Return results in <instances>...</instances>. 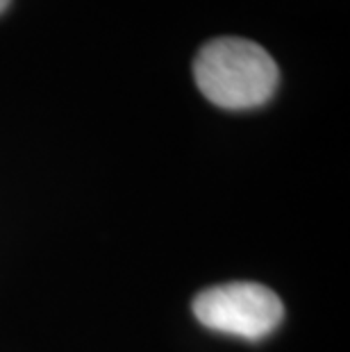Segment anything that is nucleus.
Segmentation results:
<instances>
[{
    "label": "nucleus",
    "mask_w": 350,
    "mask_h": 352,
    "mask_svg": "<svg viewBox=\"0 0 350 352\" xmlns=\"http://www.w3.org/2000/svg\"><path fill=\"white\" fill-rule=\"evenodd\" d=\"M193 316L207 329L259 341L285 318V305L273 289L257 282H228L193 298Z\"/></svg>",
    "instance_id": "obj_2"
},
{
    "label": "nucleus",
    "mask_w": 350,
    "mask_h": 352,
    "mask_svg": "<svg viewBox=\"0 0 350 352\" xmlns=\"http://www.w3.org/2000/svg\"><path fill=\"white\" fill-rule=\"evenodd\" d=\"M10 3H12V0H0V14H3L7 7H10Z\"/></svg>",
    "instance_id": "obj_3"
},
{
    "label": "nucleus",
    "mask_w": 350,
    "mask_h": 352,
    "mask_svg": "<svg viewBox=\"0 0 350 352\" xmlns=\"http://www.w3.org/2000/svg\"><path fill=\"white\" fill-rule=\"evenodd\" d=\"M193 80L216 107L245 111L264 107L273 98L280 69L259 43L241 36H216L193 59Z\"/></svg>",
    "instance_id": "obj_1"
}]
</instances>
